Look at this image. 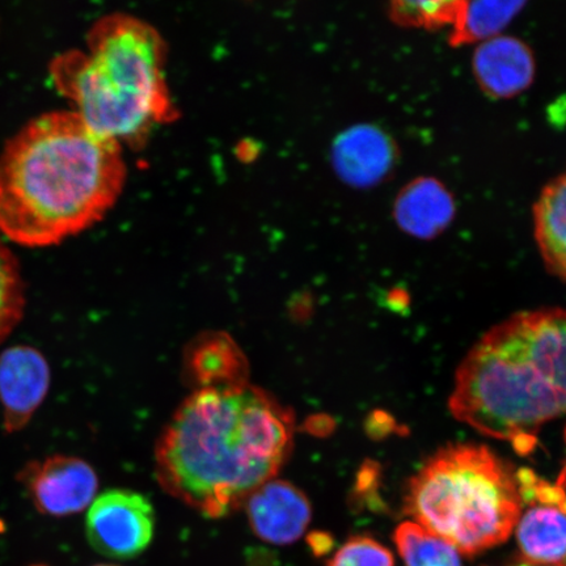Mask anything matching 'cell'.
<instances>
[{"label":"cell","instance_id":"1","mask_svg":"<svg viewBox=\"0 0 566 566\" xmlns=\"http://www.w3.org/2000/svg\"><path fill=\"white\" fill-rule=\"evenodd\" d=\"M294 429L292 410L264 389L195 391L159 438V484L209 518L230 514L277 475Z\"/></svg>","mask_w":566,"mask_h":566},{"label":"cell","instance_id":"2","mask_svg":"<svg viewBox=\"0 0 566 566\" xmlns=\"http://www.w3.org/2000/svg\"><path fill=\"white\" fill-rule=\"evenodd\" d=\"M125 180L122 145L73 111L44 113L0 153V232L24 247L59 244L102 221Z\"/></svg>","mask_w":566,"mask_h":566},{"label":"cell","instance_id":"3","mask_svg":"<svg viewBox=\"0 0 566 566\" xmlns=\"http://www.w3.org/2000/svg\"><path fill=\"white\" fill-rule=\"evenodd\" d=\"M450 410L530 454L544 424L566 415V310L526 311L486 332L458 369Z\"/></svg>","mask_w":566,"mask_h":566},{"label":"cell","instance_id":"4","mask_svg":"<svg viewBox=\"0 0 566 566\" xmlns=\"http://www.w3.org/2000/svg\"><path fill=\"white\" fill-rule=\"evenodd\" d=\"M166 62V41L157 28L113 12L91 27L86 48L55 56L51 76L92 130L136 147L176 117Z\"/></svg>","mask_w":566,"mask_h":566},{"label":"cell","instance_id":"5","mask_svg":"<svg viewBox=\"0 0 566 566\" xmlns=\"http://www.w3.org/2000/svg\"><path fill=\"white\" fill-rule=\"evenodd\" d=\"M523 504L518 480L504 460L481 444H451L410 480L406 511L416 523L478 555L512 535Z\"/></svg>","mask_w":566,"mask_h":566},{"label":"cell","instance_id":"6","mask_svg":"<svg viewBox=\"0 0 566 566\" xmlns=\"http://www.w3.org/2000/svg\"><path fill=\"white\" fill-rule=\"evenodd\" d=\"M155 513L145 495L112 490L92 502L86 522L91 546L98 554L127 560L146 551L153 541Z\"/></svg>","mask_w":566,"mask_h":566},{"label":"cell","instance_id":"7","mask_svg":"<svg viewBox=\"0 0 566 566\" xmlns=\"http://www.w3.org/2000/svg\"><path fill=\"white\" fill-rule=\"evenodd\" d=\"M20 480L35 509L52 516L83 512L94 502L98 486L96 472L88 463L65 455L28 464Z\"/></svg>","mask_w":566,"mask_h":566},{"label":"cell","instance_id":"8","mask_svg":"<svg viewBox=\"0 0 566 566\" xmlns=\"http://www.w3.org/2000/svg\"><path fill=\"white\" fill-rule=\"evenodd\" d=\"M51 385L46 359L31 346H13L0 356V402L4 428L15 433L32 419Z\"/></svg>","mask_w":566,"mask_h":566},{"label":"cell","instance_id":"9","mask_svg":"<svg viewBox=\"0 0 566 566\" xmlns=\"http://www.w3.org/2000/svg\"><path fill=\"white\" fill-rule=\"evenodd\" d=\"M245 507L254 535L275 546L298 541L313 515L307 495L298 486L274 479L254 491Z\"/></svg>","mask_w":566,"mask_h":566},{"label":"cell","instance_id":"10","mask_svg":"<svg viewBox=\"0 0 566 566\" xmlns=\"http://www.w3.org/2000/svg\"><path fill=\"white\" fill-rule=\"evenodd\" d=\"M184 379L195 391L248 385L250 366L240 346L223 332L197 336L184 353Z\"/></svg>","mask_w":566,"mask_h":566},{"label":"cell","instance_id":"11","mask_svg":"<svg viewBox=\"0 0 566 566\" xmlns=\"http://www.w3.org/2000/svg\"><path fill=\"white\" fill-rule=\"evenodd\" d=\"M472 67L481 90L494 98L522 94L535 76L533 52L512 35L501 34L481 42L473 54Z\"/></svg>","mask_w":566,"mask_h":566},{"label":"cell","instance_id":"12","mask_svg":"<svg viewBox=\"0 0 566 566\" xmlns=\"http://www.w3.org/2000/svg\"><path fill=\"white\" fill-rule=\"evenodd\" d=\"M396 147L391 138L374 126H357L339 137L335 160L339 175L358 187H370L391 171Z\"/></svg>","mask_w":566,"mask_h":566},{"label":"cell","instance_id":"13","mask_svg":"<svg viewBox=\"0 0 566 566\" xmlns=\"http://www.w3.org/2000/svg\"><path fill=\"white\" fill-rule=\"evenodd\" d=\"M396 223L415 238L428 240L449 228L455 201L449 189L433 177H421L402 188L394 207Z\"/></svg>","mask_w":566,"mask_h":566},{"label":"cell","instance_id":"14","mask_svg":"<svg viewBox=\"0 0 566 566\" xmlns=\"http://www.w3.org/2000/svg\"><path fill=\"white\" fill-rule=\"evenodd\" d=\"M516 522V542L528 566H566V512L555 504L531 501Z\"/></svg>","mask_w":566,"mask_h":566},{"label":"cell","instance_id":"15","mask_svg":"<svg viewBox=\"0 0 566 566\" xmlns=\"http://www.w3.org/2000/svg\"><path fill=\"white\" fill-rule=\"evenodd\" d=\"M534 226L544 264L566 281V171L547 184L537 198Z\"/></svg>","mask_w":566,"mask_h":566},{"label":"cell","instance_id":"16","mask_svg":"<svg viewBox=\"0 0 566 566\" xmlns=\"http://www.w3.org/2000/svg\"><path fill=\"white\" fill-rule=\"evenodd\" d=\"M525 7L523 2H460L450 44L462 46L501 35Z\"/></svg>","mask_w":566,"mask_h":566},{"label":"cell","instance_id":"17","mask_svg":"<svg viewBox=\"0 0 566 566\" xmlns=\"http://www.w3.org/2000/svg\"><path fill=\"white\" fill-rule=\"evenodd\" d=\"M394 541L407 566H462L459 552L416 522H402Z\"/></svg>","mask_w":566,"mask_h":566},{"label":"cell","instance_id":"18","mask_svg":"<svg viewBox=\"0 0 566 566\" xmlns=\"http://www.w3.org/2000/svg\"><path fill=\"white\" fill-rule=\"evenodd\" d=\"M24 306V283L18 260L0 240V343L19 324Z\"/></svg>","mask_w":566,"mask_h":566},{"label":"cell","instance_id":"19","mask_svg":"<svg viewBox=\"0 0 566 566\" xmlns=\"http://www.w3.org/2000/svg\"><path fill=\"white\" fill-rule=\"evenodd\" d=\"M460 0H430V2H394L389 6V18L401 27L437 30L454 24Z\"/></svg>","mask_w":566,"mask_h":566},{"label":"cell","instance_id":"20","mask_svg":"<svg viewBox=\"0 0 566 566\" xmlns=\"http://www.w3.org/2000/svg\"><path fill=\"white\" fill-rule=\"evenodd\" d=\"M327 566H394V557L371 537L354 536L336 552Z\"/></svg>","mask_w":566,"mask_h":566},{"label":"cell","instance_id":"21","mask_svg":"<svg viewBox=\"0 0 566 566\" xmlns=\"http://www.w3.org/2000/svg\"><path fill=\"white\" fill-rule=\"evenodd\" d=\"M556 486L562 492L560 507L563 509L564 512H566V473H560V476H558L557 479Z\"/></svg>","mask_w":566,"mask_h":566},{"label":"cell","instance_id":"22","mask_svg":"<svg viewBox=\"0 0 566 566\" xmlns=\"http://www.w3.org/2000/svg\"><path fill=\"white\" fill-rule=\"evenodd\" d=\"M565 442H566V430H565ZM562 472L566 473V463H565L564 469H563Z\"/></svg>","mask_w":566,"mask_h":566},{"label":"cell","instance_id":"23","mask_svg":"<svg viewBox=\"0 0 566 566\" xmlns=\"http://www.w3.org/2000/svg\"><path fill=\"white\" fill-rule=\"evenodd\" d=\"M514 566H528V565H527V564H525V563H522V564H520V565H514Z\"/></svg>","mask_w":566,"mask_h":566},{"label":"cell","instance_id":"24","mask_svg":"<svg viewBox=\"0 0 566 566\" xmlns=\"http://www.w3.org/2000/svg\"><path fill=\"white\" fill-rule=\"evenodd\" d=\"M96 566H116V565H96Z\"/></svg>","mask_w":566,"mask_h":566},{"label":"cell","instance_id":"25","mask_svg":"<svg viewBox=\"0 0 566 566\" xmlns=\"http://www.w3.org/2000/svg\"><path fill=\"white\" fill-rule=\"evenodd\" d=\"M35 566H44V565H35Z\"/></svg>","mask_w":566,"mask_h":566}]
</instances>
